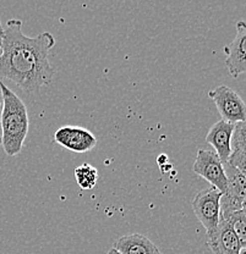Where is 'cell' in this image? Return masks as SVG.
<instances>
[{"label": "cell", "mask_w": 246, "mask_h": 254, "mask_svg": "<svg viewBox=\"0 0 246 254\" xmlns=\"http://www.w3.org/2000/svg\"><path fill=\"white\" fill-rule=\"evenodd\" d=\"M223 219H226L229 222L235 236L239 240L242 248H246V213L243 210L235 211V213L230 214L229 216Z\"/></svg>", "instance_id": "4fadbf2b"}, {"label": "cell", "mask_w": 246, "mask_h": 254, "mask_svg": "<svg viewBox=\"0 0 246 254\" xmlns=\"http://www.w3.org/2000/svg\"><path fill=\"white\" fill-rule=\"evenodd\" d=\"M0 111H1V102H0ZM0 145H1V129H0Z\"/></svg>", "instance_id": "d6986e66"}, {"label": "cell", "mask_w": 246, "mask_h": 254, "mask_svg": "<svg viewBox=\"0 0 246 254\" xmlns=\"http://www.w3.org/2000/svg\"><path fill=\"white\" fill-rule=\"evenodd\" d=\"M208 97L213 100L222 120L230 124L246 121V104L243 98L227 86H218L208 92Z\"/></svg>", "instance_id": "277c9868"}, {"label": "cell", "mask_w": 246, "mask_h": 254, "mask_svg": "<svg viewBox=\"0 0 246 254\" xmlns=\"http://www.w3.org/2000/svg\"><path fill=\"white\" fill-rule=\"evenodd\" d=\"M239 254H246V248H242V251H240Z\"/></svg>", "instance_id": "ffe728a7"}, {"label": "cell", "mask_w": 246, "mask_h": 254, "mask_svg": "<svg viewBox=\"0 0 246 254\" xmlns=\"http://www.w3.org/2000/svg\"><path fill=\"white\" fill-rule=\"evenodd\" d=\"M228 163L237 168L246 179V153L242 150H233Z\"/></svg>", "instance_id": "9a60e30c"}, {"label": "cell", "mask_w": 246, "mask_h": 254, "mask_svg": "<svg viewBox=\"0 0 246 254\" xmlns=\"http://www.w3.org/2000/svg\"><path fill=\"white\" fill-rule=\"evenodd\" d=\"M233 132H234V124L219 120L211 127L206 136V141L214 148V152L223 164L228 163L233 153Z\"/></svg>", "instance_id": "30bf717a"}, {"label": "cell", "mask_w": 246, "mask_h": 254, "mask_svg": "<svg viewBox=\"0 0 246 254\" xmlns=\"http://www.w3.org/2000/svg\"><path fill=\"white\" fill-rule=\"evenodd\" d=\"M232 148L233 150H242L246 153V121L234 125Z\"/></svg>", "instance_id": "5bb4252c"}, {"label": "cell", "mask_w": 246, "mask_h": 254, "mask_svg": "<svg viewBox=\"0 0 246 254\" xmlns=\"http://www.w3.org/2000/svg\"><path fill=\"white\" fill-rule=\"evenodd\" d=\"M1 91V111H0V129H1V147L9 157L20 154L28 134L27 108L21 98L12 92L0 79Z\"/></svg>", "instance_id": "7a4b0ae2"}, {"label": "cell", "mask_w": 246, "mask_h": 254, "mask_svg": "<svg viewBox=\"0 0 246 254\" xmlns=\"http://www.w3.org/2000/svg\"><path fill=\"white\" fill-rule=\"evenodd\" d=\"M226 65L233 78L246 72V21L237 22V36L224 47Z\"/></svg>", "instance_id": "ba28073f"}, {"label": "cell", "mask_w": 246, "mask_h": 254, "mask_svg": "<svg viewBox=\"0 0 246 254\" xmlns=\"http://www.w3.org/2000/svg\"><path fill=\"white\" fill-rule=\"evenodd\" d=\"M54 141L65 149L75 153H87L97 145L94 134L80 126L59 127L54 133Z\"/></svg>", "instance_id": "52a82bcc"}, {"label": "cell", "mask_w": 246, "mask_h": 254, "mask_svg": "<svg viewBox=\"0 0 246 254\" xmlns=\"http://www.w3.org/2000/svg\"><path fill=\"white\" fill-rule=\"evenodd\" d=\"M208 247L213 254H239L242 251L239 240L235 236L229 222L221 216L218 226L212 234L207 235Z\"/></svg>", "instance_id": "9c48e42d"}, {"label": "cell", "mask_w": 246, "mask_h": 254, "mask_svg": "<svg viewBox=\"0 0 246 254\" xmlns=\"http://www.w3.org/2000/svg\"><path fill=\"white\" fill-rule=\"evenodd\" d=\"M243 211H244V213H246V197H245V200H244V203H243V209H242Z\"/></svg>", "instance_id": "ac0fdd59"}, {"label": "cell", "mask_w": 246, "mask_h": 254, "mask_svg": "<svg viewBox=\"0 0 246 254\" xmlns=\"http://www.w3.org/2000/svg\"><path fill=\"white\" fill-rule=\"evenodd\" d=\"M54 46L55 38L49 32L28 37L22 32V21L9 20L1 41L0 79L12 82L25 93H38L55 75L49 63V52Z\"/></svg>", "instance_id": "6da1fadb"}, {"label": "cell", "mask_w": 246, "mask_h": 254, "mask_svg": "<svg viewBox=\"0 0 246 254\" xmlns=\"http://www.w3.org/2000/svg\"><path fill=\"white\" fill-rule=\"evenodd\" d=\"M121 254H161L157 246L141 234H130L115 241L114 247Z\"/></svg>", "instance_id": "8fae6325"}, {"label": "cell", "mask_w": 246, "mask_h": 254, "mask_svg": "<svg viewBox=\"0 0 246 254\" xmlns=\"http://www.w3.org/2000/svg\"><path fill=\"white\" fill-rule=\"evenodd\" d=\"M107 254H121V253H119L118 251L115 250V248H112V250H110V251H108Z\"/></svg>", "instance_id": "e0dca14e"}, {"label": "cell", "mask_w": 246, "mask_h": 254, "mask_svg": "<svg viewBox=\"0 0 246 254\" xmlns=\"http://www.w3.org/2000/svg\"><path fill=\"white\" fill-rule=\"evenodd\" d=\"M166 161H168V157H166L165 154H161L160 157H158V165L160 166H163L165 165V164H168Z\"/></svg>", "instance_id": "2e32d148"}, {"label": "cell", "mask_w": 246, "mask_h": 254, "mask_svg": "<svg viewBox=\"0 0 246 254\" xmlns=\"http://www.w3.org/2000/svg\"><path fill=\"white\" fill-rule=\"evenodd\" d=\"M192 171L205 179L224 194L227 190V176L224 170V164L216 154V152L208 149H198L196 160H195Z\"/></svg>", "instance_id": "8992f818"}, {"label": "cell", "mask_w": 246, "mask_h": 254, "mask_svg": "<svg viewBox=\"0 0 246 254\" xmlns=\"http://www.w3.org/2000/svg\"><path fill=\"white\" fill-rule=\"evenodd\" d=\"M221 198L222 193L211 186L198 190L191 202L192 210L207 235L212 234L221 220Z\"/></svg>", "instance_id": "3957f363"}, {"label": "cell", "mask_w": 246, "mask_h": 254, "mask_svg": "<svg viewBox=\"0 0 246 254\" xmlns=\"http://www.w3.org/2000/svg\"><path fill=\"white\" fill-rule=\"evenodd\" d=\"M227 176V190L221 198V216L227 218L230 214L243 209L246 197V179L237 168L224 164Z\"/></svg>", "instance_id": "5b68a950"}, {"label": "cell", "mask_w": 246, "mask_h": 254, "mask_svg": "<svg viewBox=\"0 0 246 254\" xmlns=\"http://www.w3.org/2000/svg\"><path fill=\"white\" fill-rule=\"evenodd\" d=\"M75 180L81 190H92L98 181V170L91 164L84 163L75 169Z\"/></svg>", "instance_id": "7c38bea8"}]
</instances>
